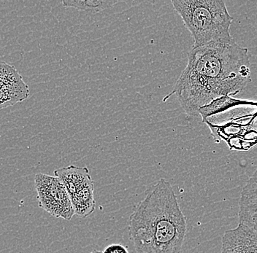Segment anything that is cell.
<instances>
[{"mask_svg": "<svg viewBox=\"0 0 257 253\" xmlns=\"http://www.w3.org/2000/svg\"><path fill=\"white\" fill-rule=\"evenodd\" d=\"M221 242V253H257V234L242 224L226 230Z\"/></svg>", "mask_w": 257, "mask_h": 253, "instance_id": "7", "label": "cell"}, {"mask_svg": "<svg viewBox=\"0 0 257 253\" xmlns=\"http://www.w3.org/2000/svg\"><path fill=\"white\" fill-rule=\"evenodd\" d=\"M171 3L192 35L193 48L232 38L230 27L233 18L224 1L172 0Z\"/></svg>", "mask_w": 257, "mask_h": 253, "instance_id": "3", "label": "cell"}, {"mask_svg": "<svg viewBox=\"0 0 257 253\" xmlns=\"http://www.w3.org/2000/svg\"><path fill=\"white\" fill-rule=\"evenodd\" d=\"M235 100L236 98L231 96H224L220 98L214 99L208 105L201 107L199 110V115H200L202 118V122H204L207 118L219 114L227 109L230 108L234 105Z\"/></svg>", "mask_w": 257, "mask_h": 253, "instance_id": "11", "label": "cell"}, {"mask_svg": "<svg viewBox=\"0 0 257 253\" xmlns=\"http://www.w3.org/2000/svg\"><path fill=\"white\" fill-rule=\"evenodd\" d=\"M30 89L14 66L0 62V110L30 97Z\"/></svg>", "mask_w": 257, "mask_h": 253, "instance_id": "6", "label": "cell"}, {"mask_svg": "<svg viewBox=\"0 0 257 253\" xmlns=\"http://www.w3.org/2000/svg\"><path fill=\"white\" fill-rule=\"evenodd\" d=\"M38 205L50 215L70 221L75 215L70 195L60 179L38 173L35 176Z\"/></svg>", "mask_w": 257, "mask_h": 253, "instance_id": "5", "label": "cell"}, {"mask_svg": "<svg viewBox=\"0 0 257 253\" xmlns=\"http://www.w3.org/2000/svg\"><path fill=\"white\" fill-rule=\"evenodd\" d=\"M89 253H102V251L93 250L92 252Z\"/></svg>", "mask_w": 257, "mask_h": 253, "instance_id": "13", "label": "cell"}, {"mask_svg": "<svg viewBox=\"0 0 257 253\" xmlns=\"http://www.w3.org/2000/svg\"><path fill=\"white\" fill-rule=\"evenodd\" d=\"M238 217L239 223L257 234V168L241 191Z\"/></svg>", "mask_w": 257, "mask_h": 253, "instance_id": "8", "label": "cell"}, {"mask_svg": "<svg viewBox=\"0 0 257 253\" xmlns=\"http://www.w3.org/2000/svg\"><path fill=\"white\" fill-rule=\"evenodd\" d=\"M120 1H110V0H85V1H75V0H63L62 5L65 8H72L80 11L86 12H102L104 10L111 9L115 5L120 3Z\"/></svg>", "mask_w": 257, "mask_h": 253, "instance_id": "10", "label": "cell"}, {"mask_svg": "<svg viewBox=\"0 0 257 253\" xmlns=\"http://www.w3.org/2000/svg\"><path fill=\"white\" fill-rule=\"evenodd\" d=\"M54 173V176L60 179L64 184L70 198L88 187L94 185L87 167L70 165L56 169Z\"/></svg>", "mask_w": 257, "mask_h": 253, "instance_id": "9", "label": "cell"}, {"mask_svg": "<svg viewBox=\"0 0 257 253\" xmlns=\"http://www.w3.org/2000/svg\"><path fill=\"white\" fill-rule=\"evenodd\" d=\"M204 122L215 142L224 141L230 150L248 151L257 146V102L236 99L230 108Z\"/></svg>", "mask_w": 257, "mask_h": 253, "instance_id": "4", "label": "cell"}, {"mask_svg": "<svg viewBox=\"0 0 257 253\" xmlns=\"http://www.w3.org/2000/svg\"><path fill=\"white\" fill-rule=\"evenodd\" d=\"M251 82L248 50L233 38L218 40L188 53V62L173 90L189 116L199 115L201 107L224 96L237 95Z\"/></svg>", "mask_w": 257, "mask_h": 253, "instance_id": "1", "label": "cell"}, {"mask_svg": "<svg viewBox=\"0 0 257 253\" xmlns=\"http://www.w3.org/2000/svg\"><path fill=\"white\" fill-rule=\"evenodd\" d=\"M128 230L136 253H181L187 224L169 181L161 178L146 190L133 208Z\"/></svg>", "mask_w": 257, "mask_h": 253, "instance_id": "2", "label": "cell"}, {"mask_svg": "<svg viewBox=\"0 0 257 253\" xmlns=\"http://www.w3.org/2000/svg\"><path fill=\"white\" fill-rule=\"evenodd\" d=\"M102 253H130L127 248L120 244L109 245L102 251Z\"/></svg>", "mask_w": 257, "mask_h": 253, "instance_id": "12", "label": "cell"}]
</instances>
